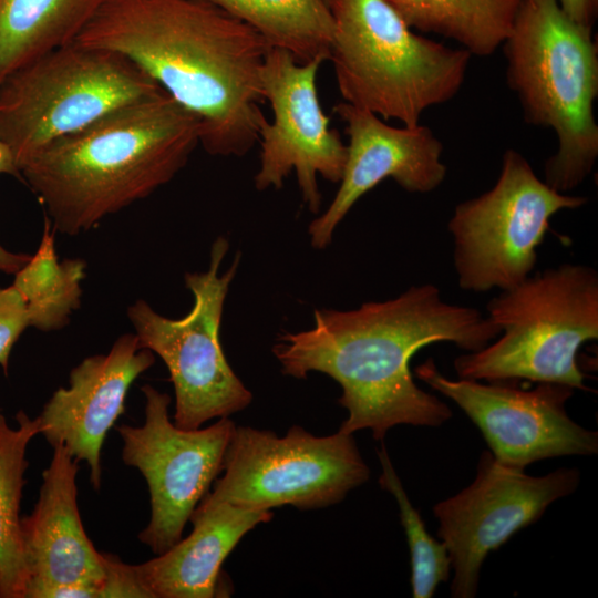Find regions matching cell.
<instances>
[{
    "label": "cell",
    "mask_w": 598,
    "mask_h": 598,
    "mask_svg": "<svg viewBox=\"0 0 598 598\" xmlns=\"http://www.w3.org/2000/svg\"><path fill=\"white\" fill-rule=\"evenodd\" d=\"M499 334L478 309L448 303L435 285L424 283L351 310L315 309L313 326L279 334L272 353L286 375L320 372L339 383L338 402L348 412L339 431L370 430L383 441L396 425L439 427L453 416L414 382L410 361L419 350L451 342L473 352Z\"/></svg>",
    "instance_id": "1"
},
{
    "label": "cell",
    "mask_w": 598,
    "mask_h": 598,
    "mask_svg": "<svg viewBox=\"0 0 598 598\" xmlns=\"http://www.w3.org/2000/svg\"><path fill=\"white\" fill-rule=\"evenodd\" d=\"M75 41L130 59L199 124L214 156H244L267 120L261 71L272 45L203 0H105Z\"/></svg>",
    "instance_id": "2"
},
{
    "label": "cell",
    "mask_w": 598,
    "mask_h": 598,
    "mask_svg": "<svg viewBox=\"0 0 598 598\" xmlns=\"http://www.w3.org/2000/svg\"><path fill=\"white\" fill-rule=\"evenodd\" d=\"M198 144L196 117L163 92L54 140L20 174L53 229L75 236L167 184Z\"/></svg>",
    "instance_id": "3"
},
{
    "label": "cell",
    "mask_w": 598,
    "mask_h": 598,
    "mask_svg": "<svg viewBox=\"0 0 598 598\" xmlns=\"http://www.w3.org/2000/svg\"><path fill=\"white\" fill-rule=\"evenodd\" d=\"M506 80L526 122L549 127L557 151L544 182L568 193L590 175L598 158V47L592 28L574 21L558 0H522L503 43Z\"/></svg>",
    "instance_id": "4"
},
{
    "label": "cell",
    "mask_w": 598,
    "mask_h": 598,
    "mask_svg": "<svg viewBox=\"0 0 598 598\" xmlns=\"http://www.w3.org/2000/svg\"><path fill=\"white\" fill-rule=\"evenodd\" d=\"M329 60L343 102L403 126L461 90L472 55L411 29L386 0H333Z\"/></svg>",
    "instance_id": "5"
},
{
    "label": "cell",
    "mask_w": 598,
    "mask_h": 598,
    "mask_svg": "<svg viewBox=\"0 0 598 598\" xmlns=\"http://www.w3.org/2000/svg\"><path fill=\"white\" fill-rule=\"evenodd\" d=\"M501 329L493 343L454 360L460 379L549 382L591 391L578 364L580 347L598 339V272L561 264L501 291L486 305Z\"/></svg>",
    "instance_id": "6"
},
{
    "label": "cell",
    "mask_w": 598,
    "mask_h": 598,
    "mask_svg": "<svg viewBox=\"0 0 598 598\" xmlns=\"http://www.w3.org/2000/svg\"><path fill=\"white\" fill-rule=\"evenodd\" d=\"M163 92L121 53L74 40L0 83V138L12 150L20 169L54 140Z\"/></svg>",
    "instance_id": "7"
},
{
    "label": "cell",
    "mask_w": 598,
    "mask_h": 598,
    "mask_svg": "<svg viewBox=\"0 0 598 598\" xmlns=\"http://www.w3.org/2000/svg\"><path fill=\"white\" fill-rule=\"evenodd\" d=\"M228 249V239L218 236L210 247L207 270L185 274V286L194 296L185 317H164L143 299L127 308L140 347L157 354L168 369L175 392L174 423L186 430L230 416L252 401L220 342L224 303L241 257L236 254L230 267L219 274Z\"/></svg>",
    "instance_id": "8"
},
{
    "label": "cell",
    "mask_w": 598,
    "mask_h": 598,
    "mask_svg": "<svg viewBox=\"0 0 598 598\" xmlns=\"http://www.w3.org/2000/svg\"><path fill=\"white\" fill-rule=\"evenodd\" d=\"M223 473L202 501L258 511L336 505L370 477L353 434L317 436L300 425L282 436L236 425Z\"/></svg>",
    "instance_id": "9"
},
{
    "label": "cell",
    "mask_w": 598,
    "mask_h": 598,
    "mask_svg": "<svg viewBox=\"0 0 598 598\" xmlns=\"http://www.w3.org/2000/svg\"><path fill=\"white\" fill-rule=\"evenodd\" d=\"M587 200L555 190L524 155L507 148L494 186L458 203L447 223L458 287L484 293L524 281L536 266L550 218Z\"/></svg>",
    "instance_id": "10"
},
{
    "label": "cell",
    "mask_w": 598,
    "mask_h": 598,
    "mask_svg": "<svg viewBox=\"0 0 598 598\" xmlns=\"http://www.w3.org/2000/svg\"><path fill=\"white\" fill-rule=\"evenodd\" d=\"M144 423L116 427L122 460L141 472L151 502V518L138 534L141 543L159 555L176 544L196 506L223 472L236 424L228 417L194 430L171 421V396L150 384L141 388Z\"/></svg>",
    "instance_id": "11"
},
{
    "label": "cell",
    "mask_w": 598,
    "mask_h": 598,
    "mask_svg": "<svg viewBox=\"0 0 598 598\" xmlns=\"http://www.w3.org/2000/svg\"><path fill=\"white\" fill-rule=\"evenodd\" d=\"M78 471L64 446H53L34 508L20 523L24 598H142L133 566L97 551L87 537L78 506Z\"/></svg>",
    "instance_id": "12"
},
{
    "label": "cell",
    "mask_w": 598,
    "mask_h": 598,
    "mask_svg": "<svg viewBox=\"0 0 598 598\" xmlns=\"http://www.w3.org/2000/svg\"><path fill=\"white\" fill-rule=\"evenodd\" d=\"M579 483L576 467L532 476L483 451L473 482L433 506L437 537L446 546L453 570L451 596L475 597L489 553L536 523L554 502L573 494Z\"/></svg>",
    "instance_id": "13"
},
{
    "label": "cell",
    "mask_w": 598,
    "mask_h": 598,
    "mask_svg": "<svg viewBox=\"0 0 598 598\" xmlns=\"http://www.w3.org/2000/svg\"><path fill=\"white\" fill-rule=\"evenodd\" d=\"M415 377L452 400L477 426L499 463L525 470L529 464L559 456L598 453V433L576 423L566 411L575 389L540 382L520 389L514 382L453 380L429 358Z\"/></svg>",
    "instance_id": "14"
},
{
    "label": "cell",
    "mask_w": 598,
    "mask_h": 598,
    "mask_svg": "<svg viewBox=\"0 0 598 598\" xmlns=\"http://www.w3.org/2000/svg\"><path fill=\"white\" fill-rule=\"evenodd\" d=\"M324 61L317 58L299 63L288 51L272 47L261 71L274 121L265 120L259 130L255 186L258 190L280 189L295 172L302 200L312 214L322 203L318 176L339 183L347 159V145L330 127L318 95L317 76Z\"/></svg>",
    "instance_id": "15"
},
{
    "label": "cell",
    "mask_w": 598,
    "mask_h": 598,
    "mask_svg": "<svg viewBox=\"0 0 598 598\" xmlns=\"http://www.w3.org/2000/svg\"><path fill=\"white\" fill-rule=\"evenodd\" d=\"M333 111L346 123L347 159L339 188L327 210L309 227L311 246L324 249L353 205L385 178L405 192L427 194L442 185L446 166L443 144L422 124L395 127L378 115L339 102Z\"/></svg>",
    "instance_id": "16"
},
{
    "label": "cell",
    "mask_w": 598,
    "mask_h": 598,
    "mask_svg": "<svg viewBox=\"0 0 598 598\" xmlns=\"http://www.w3.org/2000/svg\"><path fill=\"white\" fill-rule=\"evenodd\" d=\"M154 361V353L140 347L135 333H125L107 353L87 357L73 368L69 386L55 390L37 416L40 434L52 447L61 444L75 461L87 463L95 489L102 481L105 437L124 412L132 383Z\"/></svg>",
    "instance_id": "17"
},
{
    "label": "cell",
    "mask_w": 598,
    "mask_h": 598,
    "mask_svg": "<svg viewBox=\"0 0 598 598\" xmlns=\"http://www.w3.org/2000/svg\"><path fill=\"white\" fill-rule=\"evenodd\" d=\"M271 511L245 509L200 501L190 515L193 530L169 549L134 565L148 598H212L227 594L224 560L252 528L272 518Z\"/></svg>",
    "instance_id": "18"
},
{
    "label": "cell",
    "mask_w": 598,
    "mask_h": 598,
    "mask_svg": "<svg viewBox=\"0 0 598 598\" xmlns=\"http://www.w3.org/2000/svg\"><path fill=\"white\" fill-rule=\"evenodd\" d=\"M105 0H0V83L76 39Z\"/></svg>",
    "instance_id": "19"
},
{
    "label": "cell",
    "mask_w": 598,
    "mask_h": 598,
    "mask_svg": "<svg viewBox=\"0 0 598 598\" xmlns=\"http://www.w3.org/2000/svg\"><path fill=\"white\" fill-rule=\"evenodd\" d=\"M411 28L488 56L509 35L522 0H386Z\"/></svg>",
    "instance_id": "20"
},
{
    "label": "cell",
    "mask_w": 598,
    "mask_h": 598,
    "mask_svg": "<svg viewBox=\"0 0 598 598\" xmlns=\"http://www.w3.org/2000/svg\"><path fill=\"white\" fill-rule=\"evenodd\" d=\"M257 30L297 62L329 60L334 22L324 0H203Z\"/></svg>",
    "instance_id": "21"
},
{
    "label": "cell",
    "mask_w": 598,
    "mask_h": 598,
    "mask_svg": "<svg viewBox=\"0 0 598 598\" xmlns=\"http://www.w3.org/2000/svg\"><path fill=\"white\" fill-rule=\"evenodd\" d=\"M16 421L17 426H10L0 409V598H24L28 579L20 506L29 465L27 448L40 434V425L22 410Z\"/></svg>",
    "instance_id": "22"
},
{
    "label": "cell",
    "mask_w": 598,
    "mask_h": 598,
    "mask_svg": "<svg viewBox=\"0 0 598 598\" xmlns=\"http://www.w3.org/2000/svg\"><path fill=\"white\" fill-rule=\"evenodd\" d=\"M86 264L82 259L59 261L52 225L45 218L44 230L37 251L14 274L12 286L27 303L29 326L52 331L69 323L81 303V282Z\"/></svg>",
    "instance_id": "23"
},
{
    "label": "cell",
    "mask_w": 598,
    "mask_h": 598,
    "mask_svg": "<svg viewBox=\"0 0 598 598\" xmlns=\"http://www.w3.org/2000/svg\"><path fill=\"white\" fill-rule=\"evenodd\" d=\"M382 468L380 486L391 493L398 504L411 558V587L414 598H432L439 585L451 574V559L445 544L431 536L420 512L411 503L394 470L389 453L382 444L377 450Z\"/></svg>",
    "instance_id": "24"
},
{
    "label": "cell",
    "mask_w": 598,
    "mask_h": 598,
    "mask_svg": "<svg viewBox=\"0 0 598 598\" xmlns=\"http://www.w3.org/2000/svg\"><path fill=\"white\" fill-rule=\"evenodd\" d=\"M27 327L30 326L23 297L12 285L0 288V365L4 373L10 352Z\"/></svg>",
    "instance_id": "25"
},
{
    "label": "cell",
    "mask_w": 598,
    "mask_h": 598,
    "mask_svg": "<svg viewBox=\"0 0 598 598\" xmlns=\"http://www.w3.org/2000/svg\"><path fill=\"white\" fill-rule=\"evenodd\" d=\"M561 9L574 21L592 28L598 9V0H558Z\"/></svg>",
    "instance_id": "26"
},
{
    "label": "cell",
    "mask_w": 598,
    "mask_h": 598,
    "mask_svg": "<svg viewBox=\"0 0 598 598\" xmlns=\"http://www.w3.org/2000/svg\"><path fill=\"white\" fill-rule=\"evenodd\" d=\"M31 258V255L16 254L0 245V271L9 275L18 272Z\"/></svg>",
    "instance_id": "27"
},
{
    "label": "cell",
    "mask_w": 598,
    "mask_h": 598,
    "mask_svg": "<svg viewBox=\"0 0 598 598\" xmlns=\"http://www.w3.org/2000/svg\"><path fill=\"white\" fill-rule=\"evenodd\" d=\"M3 173L22 179L12 150L3 140L0 138V174Z\"/></svg>",
    "instance_id": "28"
},
{
    "label": "cell",
    "mask_w": 598,
    "mask_h": 598,
    "mask_svg": "<svg viewBox=\"0 0 598 598\" xmlns=\"http://www.w3.org/2000/svg\"><path fill=\"white\" fill-rule=\"evenodd\" d=\"M324 1H326V3H327V4L329 6V8H330V4H331V2H332L333 0H324Z\"/></svg>",
    "instance_id": "29"
}]
</instances>
